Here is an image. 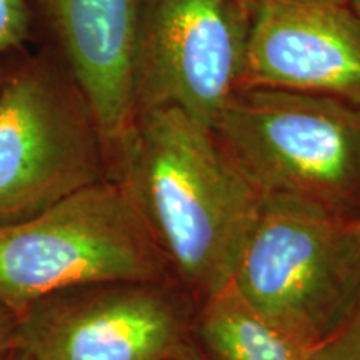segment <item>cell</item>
<instances>
[{
	"label": "cell",
	"mask_w": 360,
	"mask_h": 360,
	"mask_svg": "<svg viewBox=\"0 0 360 360\" xmlns=\"http://www.w3.org/2000/svg\"><path fill=\"white\" fill-rule=\"evenodd\" d=\"M195 305L231 282L262 195L212 130L174 107L135 115L110 164Z\"/></svg>",
	"instance_id": "obj_1"
},
{
	"label": "cell",
	"mask_w": 360,
	"mask_h": 360,
	"mask_svg": "<svg viewBox=\"0 0 360 360\" xmlns=\"http://www.w3.org/2000/svg\"><path fill=\"white\" fill-rule=\"evenodd\" d=\"M215 141L260 195L360 219V103L282 89H240L219 112Z\"/></svg>",
	"instance_id": "obj_2"
},
{
	"label": "cell",
	"mask_w": 360,
	"mask_h": 360,
	"mask_svg": "<svg viewBox=\"0 0 360 360\" xmlns=\"http://www.w3.org/2000/svg\"><path fill=\"white\" fill-rule=\"evenodd\" d=\"M107 282H175L119 180L0 225V302L15 314L56 292Z\"/></svg>",
	"instance_id": "obj_3"
},
{
	"label": "cell",
	"mask_w": 360,
	"mask_h": 360,
	"mask_svg": "<svg viewBox=\"0 0 360 360\" xmlns=\"http://www.w3.org/2000/svg\"><path fill=\"white\" fill-rule=\"evenodd\" d=\"M231 282L272 326L312 349L359 302L360 233L315 205L262 195Z\"/></svg>",
	"instance_id": "obj_4"
},
{
	"label": "cell",
	"mask_w": 360,
	"mask_h": 360,
	"mask_svg": "<svg viewBox=\"0 0 360 360\" xmlns=\"http://www.w3.org/2000/svg\"><path fill=\"white\" fill-rule=\"evenodd\" d=\"M105 179L97 120L57 52L11 65L0 87V225L34 217Z\"/></svg>",
	"instance_id": "obj_5"
},
{
	"label": "cell",
	"mask_w": 360,
	"mask_h": 360,
	"mask_svg": "<svg viewBox=\"0 0 360 360\" xmlns=\"http://www.w3.org/2000/svg\"><path fill=\"white\" fill-rule=\"evenodd\" d=\"M195 307L177 282L74 287L17 314V349L27 360H165L192 342Z\"/></svg>",
	"instance_id": "obj_6"
},
{
	"label": "cell",
	"mask_w": 360,
	"mask_h": 360,
	"mask_svg": "<svg viewBox=\"0 0 360 360\" xmlns=\"http://www.w3.org/2000/svg\"><path fill=\"white\" fill-rule=\"evenodd\" d=\"M249 27L247 0H142L135 115L174 107L210 127L240 89Z\"/></svg>",
	"instance_id": "obj_7"
},
{
	"label": "cell",
	"mask_w": 360,
	"mask_h": 360,
	"mask_svg": "<svg viewBox=\"0 0 360 360\" xmlns=\"http://www.w3.org/2000/svg\"><path fill=\"white\" fill-rule=\"evenodd\" d=\"M247 2L250 27L240 89L295 90L360 103V20L349 4Z\"/></svg>",
	"instance_id": "obj_8"
},
{
	"label": "cell",
	"mask_w": 360,
	"mask_h": 360,
	"mask_svg": "<svg viewBox=\"0 0 360 360\" xmlns=\"http://www.w3.org/2000/svg\"><path fill=\"white\" fill-rule=\"evenodd\" d=\"M96 117L110 164L135 119L142 0H30Z\"/></svg>",
	"instance_id": "obj_9"
},
{
	"label": "cell",
	"mask_w": 360,
	"mask_h": 360,
	"mask_svg": "<svg viewBox=\"0 0 360 360\" xmlns=\"http://www.w3.org/2000/svg\"><path fill=\"white\" fill-rule=\"evenodd\" d=\"M192 339L207 360H307L309 352L264 319L232 282L197 304Z\"/></svg>",
	"instance_id": "obj_10"
},
{
	"label": "cell",
	"mask_w": 360,
	"mask_h": 360,
	"mask_svg": "<svg viewBox=\"0 0 360 360\" xmlns=\"http://www.w3.org/2000/svg\"><path fill=\"white\" fill-rule=\"evenodd\" d=\"M307 360H360V299L335 332L309 349Z\"/></svg>",
	"instance_id": "obj_11"
},
{
	"label": "cell",
	"mask_w": 360,
	"mask_h": 360,
	"mask_svg": "<svg viewBox=\"0 0 360 360\" xmlns=\"http://www.w3.org/2000/svg\"><path fill=\"white\" fill-rule=\"evenodd\" d=\"M30 0H0V56L20 51L34 25Z\"/></svg>",
	"instance_id": "obj_12"
},
{
	"label": "cell",
	"mask_w": 360,
	"mask_h": 360,
	"mask_svg": "<svg viewBox=\"0 0 360 360\" xmlns=\"http://www.w3.org/2000/svg\"><path fill=\"white\" fill-rule=\"evenodd\" d=\"M19 317L11 307L0 302V357L17 347Z\"/></svg>",
	"instance_id": "obj_13"
},
{
	"label": "cell",
	"mask_w": 360,
	"mask_h": 360,
	"mask_svg": "<svg viewBox=\"0 0 360 360\" xmlns=\"http://www.w3.org/2000/svg\"><path fill=\"white\" fill-rule=\"evenodd\" d=\"M165 360H207L204 357V354L200 352L199 347L195 345V342H188L186 347H182L179 352H175L174 355H170Z\"/></svg>",
	"instance_id": "obj_14"
},
{
	"label": "cell",
	"mask_w": 360,
	"mask_h": 360,
	"mask_svg": "<svg viewBox=\"0 0 360 360\" xmlns=\"http://www.w3.org/2000/svg\"><path fill=\"white\" fill-rule=\"evenodd\" d=\"M0 360H27V357L24 355V352H22V350H19V349H12L11 352H7L6 355H2V357H0Z\"/></svg>",
	"instance_id": "obj_15"
},
{
	"label": "cell",
	"mask_w": 360,
	"mask_h": 360,
	"mask_svg": "<svg viewBox=\"0 0 360 360\" xmlns=\"http://www.w3.org/2000/svg\"><path fill=\"white\" fill-rule=\"evenodd\" d=\"M349 7L352 8L355 17L360 20V0H349Z\"/></svg>",
	"instance_id": "obj_16"
},
{
	"label": "cell",
	"mask_w": 360,
	"mask_h": 360,
	"mask_svg": "<svg viewBox=\"0 0 360 360\" xmlns=\"http://www.w3.org/2000/svg\"><path fill=\"white\" fill-rule=\"evenodd\" d=\"M8 69H11V65H2V64H0V87H2L4 80H6V77H7Z\"/></svg>",
	"instance_id": "obj_17"
},
{
	"label": "cell",
	"mask_w": 360,
	"mask_h": 360,
	"mask_svg": "<svg viewBox=\"0 0 360 360\" xmlns=\"http://www.w3.org/2000/svg\"><path fill=\"white\" fill-rule=\"evenodd\" d=\"M319 2H337V4H349V0H319Z\"/></svg>",
	"instance_id": "obj_18"
},
{
	"label": "cell",
	"mask_w": 360,
	"mask_h": 360,
	"mask_svg": "<svg viewBox=\"0 0 360 360\" xmlns=\"http://www.w3.org/2000/svg\"><path fill=\"white\" fill-rule=\"evenodd\" d=\"M355 229H357L359 233H360V219L357 220V222H355Z\"/></svg>",
	"instance_id": "obj_19"
}]
</instances>
